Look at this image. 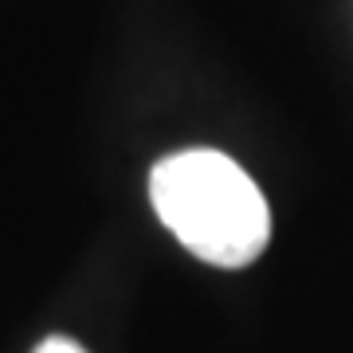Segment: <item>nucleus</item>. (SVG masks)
Returning a JSON list of instances; mask_svg holds the SVG:
<instances>
[{"mask_svg":"<svg viewBox=\"0 0 353 353\" xmlns=\"http://www.w3.org/2000/svg\"><path fill=\"white\" fill-rule=\"evenodd\" d=\"M150 201L181 248L212 267H248L271 240V208L220 150H181L153 165Z\"/></svg>","mask_w":353,"mask_h":353,"instance_id":"f257e3e1","label":"nucleus"},{"mask_svg":"<svg viewBox=\"0 0 353 353\" xmlns=\"http://www.w3.org/2000/svg\"><path fill=\"white\" fill-rule=\"evenodd\" d=\"M36 353H87V350H83L79 341H71V338H48Z\"/></svg>","mask_w":353,"mask_h":353,"instance_id":"f03ea898","label":"nucleus"}]
</instances>
